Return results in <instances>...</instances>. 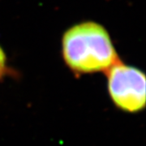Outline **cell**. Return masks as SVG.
<instances>
[{
  "label": "cell",
  "instance_id": "1",
  "mask_svg": "<svg viewBox=\"0 0 146 146\" xmlns=\"http://www.w3.org/2000/svg\"><path fill=\"white\" fill-rule=\"evenodd\" d=\"M61 52L63 62L75 75L106 72L120 61L109 32L95 21L69 27L62 36Z\"/></svg>",
  "mask_w": 146,
  "mask_h": 146
},
{
  "label": "cell",
  "instance_id": "2",
  "mask_svg": "<svg viewBox=\"0 0 146 146\" xmlns=\"http://www.w3.org/2000/svg\"><path fill=\"white\" fill-rule=\"evenodd\" d=\"M106 73L108 94L118 109L131 114L145 109L146 78L143 71L119 61Z\"/></svg>",
  "mask_w": 146,
  "mask_h": 146
},
{
  "label": "cell",
  "instance_id": "3",
  "mask_svg": "<svg viewBox=\"0 0 146 146\" xmlns=\"http://www.w3.org/2000/svg\"><path fill=\"white\" fill-rule=\"evenodd\" d=\"M11 74L12 70L7 65V58L5 50L0 46V81H2L6 76Z\"/></svg>",
  "mask_w": 146,
  "mask_h": 146
}]
</instances>
